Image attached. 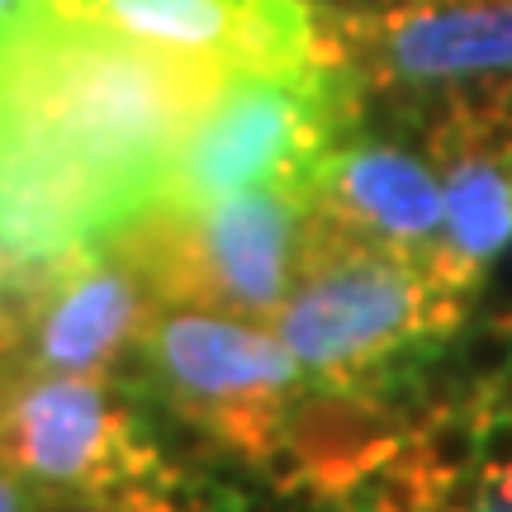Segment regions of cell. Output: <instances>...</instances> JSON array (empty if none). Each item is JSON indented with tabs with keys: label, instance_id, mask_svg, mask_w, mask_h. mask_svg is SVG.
<instances>
[{
	"label": "cell",
	"instance_id": "1",
	"mask_svg": "<svg viewBox=\"0 0 512 512\" xmlns=\"http://www.w3.org/2000/svg\"><path fill=\"white\" fill-rule=\"evenodd\" d=\"M460 323L465 299L441 290L422 256L356 238L318 209L304 214L294 285L271 332L309 380L366 384Z\"/></svg>",
	"mask_w": 512,
	"mask_h": 512
},
{
	"label": "cell",
	"instance_id": "2",
	"mask_svg": "<svg viewBox=\"0 0 512 512\" xmlns=\"http://www.w3.org/2000/svg\"><path fill=\"white\" fill-rule=\"evenodd\" d=\"M342 119L347 91L323 62L280 72H228L171 152L152 209L190 214L261 185L313 195Z\"/></svg>",
	"mask_w": 512,
	"mask_h": 512
},
{
	"label": "cell",
	"instance_id": "3",
	"mask_svg": "<svg viewBox=\"0 0 512 512\" xmlns=\"http://www.w3.org/2000/svg\"><path fill=\"white\" fill-rule=\"evenodd\" d=\"M309 195L285 185L238 190L204 209H147L114 242L133 256L162 304L219 309L271 323L299 266Z\"/></svg>",
	"mask_w": 512,
	"mask_h": 512
},
{
	"label": "cell",
	"instance_id": "4",
	"mask_svg": "<svg viewBox=\"0 0 512 512\" xmlns=\"http://www.w3.org/2000/svg\"><path fill=\"white\" fill-rule=\"evenodd\" d=\"M138 370L171 413L200 422L223 456L247 465L280 437L285 403L309 380L271 328L195 304H157Z\"/></svg>",
	"mask_w": 512,
	"mask_h": 512
},
{
	"label": "cell",
	"instance_id": "5",
	"mask_svg": "<svg viewBox=\"0 0 512 512\" xmlns=\"http://www.w3.org/2000/svg\"><path fill=\"white\" fill-rule=\"evenodd\" d=\"M0 460L67 494H124L171 470L110 375L34 370L0 394Z\"/></svg>",
	"mask_w": 512,
	"mask_h": 512
},
{
	"label": "cell",
	"instance_id": "6",
	"mask_svg": "<svg viewBox=\"0 0 512 512\" xmlns=\"http://www.w3.org/2000/svg\"><path fill=\"white\" fill-rule=\"evenodd\" d=\"M119 34L181 57L219 62L228 72L332 67L309 0H53Z\"/></svg>",
	"mask_w": 512,
	"mask_h": 512
},
{
	"label": "cell",
	"instance_id": "7",
	"mask_svg": "<svg viewBox=\"0 0 512 512\" xmlns=\"http://www.w3.org/2000/svg\"><path fill=\"white\" fill-rule=\"evenodd\" d=\"M157 294L147 275L133 266L124 247L114 252H76L62 261L38 290L34 323V370L62 375H110L124 366L147 318L157 313Z\"/></svg>",
	"mask_w": 512,
	"mask_h": 512
},
{
	"label": "cell",
	"instance_id": "8",
	"mask_svg": "<svg viewBox=\"0 0 512 512\" xmlns=\"http://www.w3.org/2000/svg\"><path fill=\"white\" fill-rule=\"evenodd\" d=\"M432 147L446 162V209L422 261L446 294L470 299L512 238V110L451 114V124L432 133Z\"/></svg>",
	"mask_w": 512,
	"mask_h": 512
},
{
	"label": "cell",
	"instance_id": "9",
	"mask_svg": "<svg viewBox=\"0 0 512 512\" xmlns=\"http://www.w3.org/2000/svg\"><path fill=\"white\" fill-rule=\"evenodd\" d=\"M380 81L441 86L512 76V0H418L366 29Z\"/></svg>",
	"mask_w": 512,
	"mask_h": 512
},
{
	"label": "cell",
	"instance_id": "10",
	"mask_svg": "<svg viewBox=\"0 0 512 512\" xmlns=\"http://www.w3.org/2000/svg\"><path fill=\"white\" fill-rule=\"evenodd\" d=\"M408 432V418L380 399L375 384L304 380L280 418V437L299 451L309 470L304 503L328 512L361 484V475L399 456Z\"/></svg>",
	"mask_w": 512,
	"mask_h": 512
},
{
	"label": "cell",
	"instance_id": "11",
	"mask_svg": "<svg viewBox=\"0 0 512 512\" xmlns=\"http://www.w3.org/2000/svg\"><path fill=\"white\" fill-rule=\"evenodd\" d=\"M309 209L337 219L366 242L427 256V247L441 233L446 195L422 157L403 152V147L361 143L347 152H332L323 162Z\"/></svg>",
	"mask_w": 512,
	"mask_h": 512
},
{
	"label": "cell",
	"instance_id": "12",
	"mask_svg": "<svg viewBox=\"0 0 512 512\" xmlns=\"http://www.w3.org/2000/svg\"><path fill=\"white\" fill-rule=\"evenodd\" d=\"M48 512H171L157 484H133L124 494H72Z\"/></svg>",
	"mask_w": 512,
	"mask_h": 512
},
{
	"label": "cell",
	"instance_id": "13",
	"mask_svg": "<svg viewBox=\"0 0 512 512\" xmlns=\"http://www.w3.org/2000/svg\"><path fill=\"white\" fill-rule=\"evenodd\" d=\"M479 475H484V470H479ZM470 512H512V470H494V475H484L479 503Z\"/></svg>",
	"mask_w": 512,
	"mask_h": 512
},
{
	"label": "cell",
	"instance_id": "14",
	"mask_svg": "<svg viewBox=\"0 0 512 512\" xmlns=\"http://www.w3.org/2000/svg\"><path fill=\"white\" fill-rule=\"evenodd\" d=\"M0 512H34V503L24 494V475L5 460H0Z\"/></svg>",
	"mask_w": 512,
	"mask_h": 512
},
{
	"label": "cell",
	"instance_id": "15",
	"mask_svg": "<svg viewBox=\"0 0 512 512\" xmlns=\"http://www.w3.org/2000/svg\"><path fill=\"white\" fill-rule=\"evenodd\" d=\"M24 5H29V0H0V24L15 15V10H24Z\"/></svg>",
	"mask_w": 512,
	"mask_h": 512
}]
</instances>
